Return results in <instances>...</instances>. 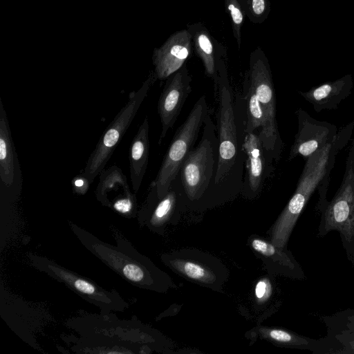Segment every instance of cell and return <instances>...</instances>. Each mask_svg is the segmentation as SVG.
I'll use <instances>...</instances> for the list:
<instances>
[{"label":"cell","mask_w":354,"mask_h":354,"mask_svg":"<svg viewBox=\"0 0 354 354\" xmlns=\"http://www.w3.org/2000/svg\"><path fill=\"white\" fill-rule=\"evenodd\" d=\"M226 50L217 64L218 166L203 205H213L236 197L241 191L245 170V105L242 95L234 97L226 64Z\"/></svg>","instance_id":"1"},{"label":"cell","mask_w":354,"mask_h":354,"mask_svg":"<svg viewBox=\"0 0 354 354\" xmlns=\"http://www.w3.org/2000/svg\"><path fill=\"white\" fill-rule=\"evenodd\" d=\"M340 136L334 138L306 160L297 188L276 221L271 233V242L285 248L290 235L307 202L321 183L328 177L335 155L340 148Z\"/></svg>","instance_id":"2"},{"label":"cell","mask_w":354,"mask_h":354,"mask_svg":"<svg viewBox=\"0 0 354 354\" xmlns=\"http://www.w3.org/2000/svg\"><path fill=\"white\" fill-rule=\"evenodd\" d=\"M218 142L209 113L202 137L188 153L178 173L186 202L203 204L212 187L218 166Z\"/></svg>","instance_id":"3"},{"label":"cell","mask_w":354,"mask_h":354,"mask_svg":"<svg viewBox=\"0 0 354 354\" xmlns=\"http://www.w3.org/2000/svg\"><path fill=\"white\" fill-rule=\"evenodd\" d=\"M318 206L321 212L318 236L337 231L347 258L354 266V139L339 188L330 202Z\"/></svg>","instance_id":"4"},{"label":"cell","mask_w":354,"mask_h":354,"mask_svg":"<svg viewBox=\"0 0 354 354\" xmlns=\"http://www.w3.org/2000/svg\"><path fill=\"white\" fill-rule=\"evenodd\" d=\"M208 114L207 100L205 95H202L195 102L184 122L176 130L157 176L153 180L159 198L167 192L187 156L194 147Z\"/></svg>","instance_id":"5"},{"label":"cell","mask_w":354,"mask_h":354,"mask_svg":"<svg viewBox=\"0 0 354 354\" xmlns=\"http://www.w3.org/2000/svg\"><path fill=\"white\" fill-rule=\"evenodd\" d=\"M155 73L150 75L141 87L130 93L124 106L106 127L90 155L83 174L92 183L104 169L114 150L133 122L140 105L151 86L157 80Z\"/></svg>","instance_id":"6"},{"label":"cell","mask_w":354,"mask_h":354,"mask_svg":"<svg viewBox=\"0 0 354 354\" xmlns=\"http://www.w3.org/2000/svg\"><path fill=\"white\" fill-rule=\"evenodd\" d=\"M245 75L248 77L266 115L271 136L282 150L283 142L276 120V97L268 59L263 49L257 46L250 55L249 68Z\"/></svg>","instance_id":"7"},{"label":"cell","mask_w":354,"mask_h":354,"mask_svg":"<svg viewBox=\"0 0 354 354\" xmlns=\"http://www.w3.org/2000/svg\"><path fill=\"white\" fill-rule=\"evenodd\" d=\"M165 80L157 106L161 122L159 145L162 142L168 131L174 127L192 91V75L186 64Z\"/></svg>","instance_id":"8"},{"label":"cell","mask_w":354,"mask_h":354,"mask_svg":"<svg viewBox=\"0 0 354 354\" xmlns=\"http://www.w3.org/2000/svg\"><path fill=\"white\" fill-rule=\"evenodd\" d=\"M326 335L315 339L311 351L322 354H354V308L322 317Z\"/></svg>","instance_id":"9"},{"label":"cell","mask_w":354,"mask_h":354,"mask_svg":"<svg viewBox=\"0 0 354 354\" xmlns=\"http://www.w3.org/2000/svg\"><path fill=\"white\" fill-rule=\"evenodd\" d=\"M245 173L241 192L248 198H254L263 189L272 171L274 162L266 153L257 132L245 133Z\"/></svg>","instance_id":"10"},{"label":"cell","mask_w":354,"mask_h":354,"mask_svg":"<svg viewBox=\"0 0 354 354\" xmlns=\"http://www.w3.org/2000/svg\"><path fill=\"white\" fill-rule=\"evenodd\" d=\"M194 50L190 32L186 28L171 35L164 44L155 50L153 64L158 80H166L186 64Z\"/></svg>","instance_id":"11"},{"label":"cell","mask_w":354,"mask_h":354,"mask_svg":"<svg viewBox=\"0 0 354 354\" xmlns=\"http://www.w3.org/2000/svg\"><path fill=\"white\" fill-rule=\"evenodd\" d=\"M99 176L95 195L102 204L128 214L136 209V198L130 191L126 176L116 165L104 169Z\"/></svg>","instance_id":"12"},{"label":"cell","mask_w":354,"mask_h":354,"mask_svg":"<svg viewBox=\"0 0 354 354\" xmlns=\"http://www.w3.org/2000/svg\"><path fill=\"white\" fill-rule=\"evenodd\" d=\"M37 266L42 268V270L48 272L54 277L65 283L68 287L74 290L78 294L82 295L84 298L100 307L121 310L124 306L120 298L116 295L106 292L102 288L97 287L94 283L89 282L82 277H78L73 273L69 272L65 269L52 264L46 260H32Z\"/></svg>","instance_id":"13"},{"label":"cell","mask_w":354,"mask_h":354,"mask_svg":"<svg viewBox=\"0 0 354 354\" xmlns=\"http://www.w3.org/2000/svg\"><path fill=\"white\" fill-rule=\"evenodd\" d=\"M0 179L7 190L21 189L22 173L6 111L0 98Z\"/></svg>","instance_id":"14"},{"label":"cell","mask_w":354,"mask_h":354,"mask_svg":"<svg viewBox=\"0 0 354 354\" xmlns=\"http://www.w3.org/2000/svg\"><path fill=\"white\" fill-rule=\"evenodd\" d=\"M297 115L299 128L290 151L289 160L298 155L308 159L336 135L332 134L335 131L332 130L331 125L321 124L307 118L306 113L301 110Z\"/></svg>","instance_id":"15"},{"label":"cell","mask_w":354,"mask_h":354,"mask_svg":"<svg viewBox=\"0 0 354 354\" xmlns=\"http://www.w3.org/2000/svg\"><path fill=\"white\" fill-rule=\"evenodd\" d=\"M187 28L191 33L194 50L203 63L205 75L215 83L218 61L224 46L211 35L201 22L188 24Z\"/></svg>","instance_id":"16"},{"label":"cell","mask_w":354,"mask_h":354,"mask_svg":"<svg viewBox=\"0 0 354 354\" xmlns=\"http://www.w3.org/2000/svg\"><path fill=\"white\" fill-rule=\"evenodd\" d=\"M149 120L146 116L133 138L129 148L130 178L135 192L140 189L149 162Z\"/></svg>","instance_id":"17"},{"label":"cell","mask_w":354,"mask_h":354,"mask_svg":"<svg viewBox=\"0 0 354 354\" xmlns=\"http://www.w3.org/2000/svg\"><path fill=\"white\" fill-rule=\"evenodd\" d=\"M252 248L262 255L271 259L278 266L281 267L290 277L303 279L305 274L299 264L293 258L291 254L261 239H254L251 241Z\"/></svg>","instance_id":"18"},{"label":"cell","mask_w":354,"mask_h":354,"mask_svg":"<svg viewBox=\"0 0 354 354\" xmlns=\"http://www.w3.org/2000/svg\"><path fill=\"white\" fill-rule=\"evenodd\" d=\"M259 333L263 338L291 348L312 351L315 339L280 328L261 327Z\"/></svg>","instance_id":"19"},{"label":"cell","mask_w":354,"mask_h":354,"mask_svg":"<svg viewBox=\"0 0 354 354\" xmlns=\"http://www.w3.org/2000/svg\"><path fill=\"white\" fill-rule=\"evenodd\" d=\"M170 263L176 270L192 280L205 283L216 281V275L210 270L191 260L174 259Z\"/></svg>","instance_id":"20"},{"label":"cell","mask_w":354,"mask_h":354,"mask_svg":"<svg viewBox=\"0 0 354 354\" xmlns=\"http://www.w3.org/2000/svg\"><path fill=\"white\" fill-rule=\"evenodd\" d=\"M342 87L338 88L337 85L333 83H326L314 88L312 91L301 93V95L308 101L314 104L315 108L317 105L326 104L328 102L337 100L338 97H343L341 93H343Z\"/></svg>","instance_id":"21"},{"label":"cell","mask_w":354,"mask_h":354,"mask_svg":"<svg viewBox=\"0 0 354 354\" xmlns=\"http://www.w3.org/2000/svg\"><path fill=\"white\" fill-rule=\"evenodd\" d=\"M245 17L254 24H262L270 13L269 0H239Z\"/></svg>","instance_id":"22"},{"label":"cell","mask_w":354,"mask_h":354,"mask_svg":"<svg viewBox=\"0 0 354 354\" xmlns=\"http://www.w3.org/2000/svg\"><path fill=\"white\" fill-rule=\"evenodd\" d=\"M224 7L230 18L233 36L238 49L240 50L241 28L244 22L245 15L239 0H224Z\"/></svg>","instance_id":"23"},{"label":"cell","mask_w":354,"mask_h":354,"mask_svg":"<svg viewBox=\"0 0 354 354\" xmlns=\"http://www.w3.org/2000/svg\"><path fill=\"white\" fill-rule=\"evenodd\" d=\"M272 291V284L267 278L259 280L255 287V296L259 302L267 301Z\"/></svg>","instance_id":"24"},{"label":"cell","mask_w":354,"mask_h":354,"mask_svg":"<svg viewBox=\"0 0 354 354\" xmlns=\"http://www.w3.org/2000/svg\"><path fill=\"white\" fill-rule=\"evenodd\" d=\"M72 187L74 192L79 194H84L90 186L89 180L83 174L75 176L71 180Z\"/></svg>","instance_id":"25"}]
</instances>
